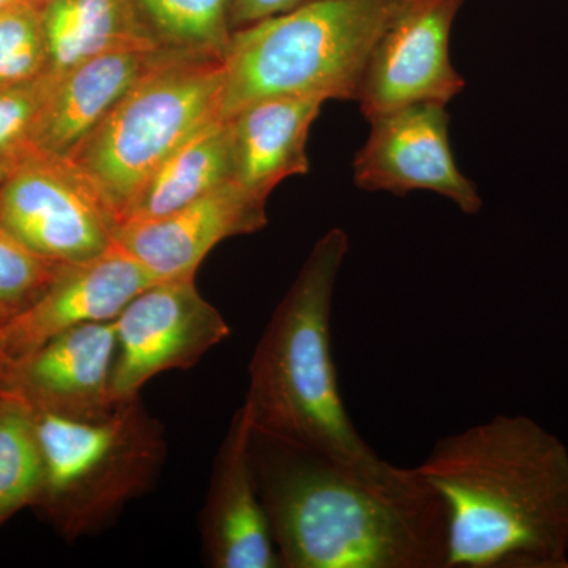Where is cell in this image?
Wrapping results in <instances>:
<instances>
[{
	"instance_id": "1",
	"label": "cell",
	"mask_w": 568,
	"mask_h": 568,
	"mask_svg": "<svg viewBox=\"0 0 568 568\" xmlns=\"http://www.w3.org/2000/svg\"><path fill=\"white\" fill-rule=\"evenodd\" d=\"M284 568H446L448 511L416 467L353 465L253 432Z\"/></svg>"
},
{
	"instance_id": "2",
	"label": "cell",
	"mask_w": 568,
	"mask_h": 568,
	"mask_svg": "<svg viewBox=\"0 0 568 568\" xmlns=\"http://www.w3.org/2000/svg\"><path fill=\"white\" fill-rule=\"evenodd\" d=\"M416 469L447 506L446 568H568V448L534 418L440 437Z\"/></svg>"
},
{
	"instance_id": "3",
	"label": "cell",
	"mask_w": 568,
	"mask_h": 568,
	"mask_svg": "<svg viewBox=\"0 0 568 568\" xmlns=\"http://www.w3.org/2000/svg\"><path fill=\"white\" fill-rule=\"evenodd\" d=\"M349 252L345 231L325 233L268 321L252 362L245 403L254 432L353 465L375 450L347 416L332 355L336 278Z\"/></svg>"
},
{
	"instance_id": "4",
	"label": "cell",
	"mask_w": 568,
	"mask_h": 568,
	"mask_svg": "<svg viewBox=\"0 0 568 568\" xmlns=\"http://www.w3.org/2000/svg\"><path fill=\"white\" fill-rule=\"evenodd\" d=\"M403 0H313L235 29L220 118L274 97L357 102L366 63Z\"/></svg>"
},
{
	"instance_id": "5",
	"label": "cell",
	"mask_w": 568,
	"mask_h": 568,
	"mask_svg": "<svg viewBox=\"0 0 568 568\" xmlns=\"http://www.w3.org/2000/svg\"><path fill=\"white\" fill-rule=\"evenodd\" d=\"M32 413L43 457L36 507L63 537L85 536L110 523L151 488L163 465L162 425L149 416L140 396L93 418Z\"/></svg>"
},
{
	"instance_id": "6",
	"label": "cell",
	"mask_w": 568,
	"mask_h": 568,
	"mask_svg": "<svg viewBox=\"0 0 568 568\" xmlns=\"http://www.w3.org/2000/svg\"><path fill=\"white\" fill-rule=\"evenodd\" d=\"M222 88V58L171 50L81 145L71 160L102 193L118 224L149 175L220 118Z\"/></svg>"
},
{
	"instance_id": "7",
	"label": "cell",
	"mask_w": 568,
	"mask_h": 568,
	"mask_svg": "<svg viewBox=\"0 0 568 568\" xmlns=\"http://www.w3.org/2000/svg\"><path fill=\"white\" fill-rule=\"evenodd\" d=\"M0 226L39 256L73 264L114 244L118 219L73 160L37 152L0 183Z\"/></svg>"
},
{
	"instance_id": "8",
	"label": "cell",
	"mask_w": 568,
	"mask_h": 568,
	"mask_svg": "<svg viewBox=\"0 0 568 568\" xmlns=\"http://www.w3.org/2000/svg\"><path fill=\"white\" fill-rule=\"evenodd\" d=\"M114 402L140 396L148 381L192 368L231 335L230 325L197 291L194 276L162 280L142 291L115 317Z\"/></svg>"
},
{
	"instance_id": "9",
	"label": "cell",
	"mask_w": 568,
	"mask_h": 568,
	"mask_svg": "<svg viewBox=\"0 0 568 568\" xmlns=\"http://www.w3.org/2000/svg\"><path fill=\"white\" fill-rule=\"evenodd\" d=\"M467 0H403L379 37L357 103L365 119L414 103L447 104L465 89L450 59V33Z\"/></svg>"
},
{
	"instance_id": "10",
	"label": "cell",
	"mask_w": 568,
	"mask_h": 568,
	"mask_svg": "<svg viewBox=\"0 0 568 568\" xmlns=\"http://www.w3.org/2000/svg\"><path fill=\"white\" fill-rule=\"evenodd\" d=\"M368 122V140L353 164L357 189L398 196L422 190L447 197L467 215L480 212L476 183L459 171L452 152L446 104H407Z\"/></svg>"
},
{
	"instance_id": "11",
	"label": "cell",
	"mask_w": 568,
	"mask_h": 568,
	"mask_svg": "<svg viewBox=\"0 0 568 568\" xmlns=\"http://www.w3.org/2000/svg\"><path fill=\"white\" fill-rule=\"evenodd\" d=\"M155 278L118 244L81 263L63 264L39 298L0 313V358L11 368L54 336L89 323L114 321Z\"/></svg>"
},
{
	"instance_id": "12",
	"label": "cell",
	"mask_w": 568,
	"mask_h": 568,
	"mask_svg": "<svg viewBox=\"0 0 568 568\" xmlns=\"http://www.w3.org/2000/svg\"><path fill=\"white\" fill-rule=\"evenodd\" d=\"M265 203L230 181L168 215L119 224L114 244L159 282L186 278L196 275L205 256L224 239L263 230Z\"/></svg>"
},
{
	"instance_id": "13",
	"label": "cell",
	"mask_w": 568,
	"mask_h": 568,
	"mask_svg": "<svg viewBox=\"0 0 568 568\" xmlns=\"http://www.w3.org/2000/svg\"><path fill=\"white\" fill-rule=\"evenodd\" d=\"M253 432L244 402L216 455L201 518L204 551L216 568H282L254 474Z\"/></svg>"
},
{
	"instance_id": "14",
	"label": "cell",
	"mask_w": 568,
	"mask_h": 568,
	"mask_svg": "<svg viewBox=\"0 0 568 568\" xmlns=\"http://www.w3.org/2000/svg\"><path fill=\"white\" fill-rule=\"evenodd\" d=\"M115 351L114 321L78 325L11 368L14 394L36 413L103 416L115 405L111 392Z\"/></svg>"
},
{
	"instance_id": "15",
	"label": "cell",
	"mask_w": 568,
	"mask_h": 568,
	"mask_svg": "<svg viewBox=\"0 0 568 568\" xmlns=\"http://www.w3.org/2000/svg\"><path fill=\"white\" fill-rule=\"evenodd\" d=\"M175 48L106 52L52 82L37 126V152L73 159L112 110Z\"/></svg>"
},
{
	"instance_id": "16",
	"label": "cell",
	"mask_w": 568,
	"mask_h": 568,
	"mask_svg": "<svg viewBox=\"0 0 568 568\" xmlns=\"http://www.w3.org/2000/svg\"><path fill=\"white\" fill-rule=\"evenodd\" d=\"M317 97H274L230 115L233 181L267 201L275 186L310 171L306 142L323 110Z\"/></svg>"
},
{
	"instance_id": "17",
	"label": "cell",
	"mask_w": 568,
	"mask_h": 568,
	"mask_svg": "<svg viewBox=\"0 0 568 568\" xmlns=\"http://www.w3.org/2000/svg\"><path fill=\"white\" fill-rule=\"evenodd\" d=\"M40 10L52 77L106 52L163 48L138 0H47Z\"/></svg>"
},
{
	"instance_id": "18",
	"label": "cell",
	"mask_w": 568,
	"mask_h": 568,
	"mask_svg": "<svg viewBox=\"0 0 568 568\" xmlns=\"http://www.w3.org/2000/svg\"><path fill=\"white\" fill-rule=\"evenodd\" d=\"M230 181H233L230 122L219 118L183 142L149 175L123 211L121 223L168 215Z\"/></svg>"
},
{
	"instance_id": "19",
	"label": "cell",
	"mask_w": 568,
	"mask_h": 568,
	"mask_svg": "<svg viewBox=\"0 0 568 568\" xmlns=\"http://www.w3.org/2000/svg\"><path fill=\"white\" fill-rule=\"evenodd\" d=\"M43 484V457L31 407L0 399V523L36 506Z\"/></svg>"
},
{
	"instance_id": "20",
	"label": "cell",
	"mask_w": 568,
	"mask_h": 568,
	"mask_svg": "<svg viewBox=\"0 0 568 568\" xmlns=\"http://www.w3.org/2000/svg\"><path fill=\"white\" fill-rule=\"evenodd\" d=\"M162 47L223 58L233 36V0H138Z\"/></svg>"
},
{
	"instance_id": "21",
	"label": "cell",
	"mask_w": 568,
	"mask_h": 568,
	"mask_svg": "<svg viewBox=\"0 0 568 568\" xmlns=\"http://www.w3.org/2000/svg\"><path fill=\"white\" fill-rule=\"evenodd\" d=\"M50 71L41 10L28 0L0 9V88L37 80Z\"/></svg>"
},
{
	"instance_id": "22",
	"label": "cell",
	"mask_w": 568,
	"mask_h": 568,
	"mask_svg": "<svg viewBox=\"0 0 568 568\" xmlns=\"http://www.w3.org/2000/svg\"><path fill=\"white\" fill-rule=\"evenodd\" d=\"M54 78L0 88V183L37 153L36 134Z\"/></svg>"
},
{
	"instance_id": "23",
	"label": "cell",
	"mask_w": 568,
	"mask_h": 568,
	"mask_svg": "<svg viewBox=\"0 0 568 568\" xmlns=\"http://www.w3.org/2000/svg\"><path fill=\"white\" fill-rule=\"evenodd\" d=\"M63 264L26 248L0 226V312H18L47 291Z\"/></svg>"
},
{
	"instance_id": "24",
	"label": "cell",
	"mask_w": 568,
	"mask_h": 568,
	"mask_svg": "<svg viewBox=\"0 0 568 568\" xmlns=\"http://www.w3.org/2000/svg\"><path fill=\"white\" fill-rule=\"evenodd\" d=\"M308 2L313 0H233V11H231L233 31Z\"/></svg>"
},
{
	"instance_id": "25",
	"label": "cell",
	"mask_w": 568,
	"mask_h": 568,
	"mask_svg": "<svg viewBox=\"0 0 568 568\" xmlns=\"http://www.w3.org/2000/svg\"><path fill=\"white\" fill-rule=\"evenodd\" d=\"M2 398L18 399L17 395H14L13 384H11L9 368H7V365L3 364L2 358H0V399Z\"/></svg>"
},
{
	"instance_id": "26",
	"label": "cell",
	"mask_w": 568,
	"mask_h": 568,
	"mask_svg": "<svg viewBox=\"0 0 568 568\" xmlns=\"http://www.w3.org/2000/svg\"><path fill=\"white\" fill-rule=\"evenodd\" d=\"M11 2H14V0H0V9H2V7L9 6Z\"/></svg>"
},
{
	"instance_id": "27",
	"label": "cell",
	"mask_w": 568,
	"mask_h": 568,
	"mask_svg": "<svg viewBox=\"0 0 568 568\" xmlns=\"http://www.w3.org/2000/svg\"><path fill=\"white\" fill-rule=\"evenodd\" d=\"M28 2H32V3H36V6H43L44 2H47V0H28Z\"/></svg>"
}]
</instances>
